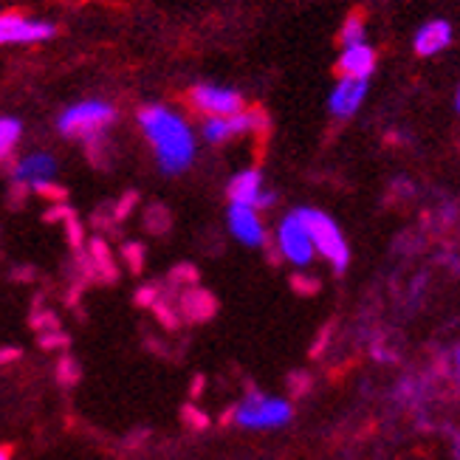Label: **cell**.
I'll return each mask as SVG.
<instances>
[{"mask_svg":"<svg viewBox=\"0 0 460 460\" xmlns=\"http://www.w3.org/2000/svg\"><path fill=\"white\" fill-rule=\"evenodd\" d=\"M29 323H31V328L34 331H40V328H49V331H57L59 328V319L51 314V311H43V314H40V311H34L31 316H29Z\"/></svg>","mask_w":460,"mask_h":460,"instance_id":"d6986e66","label":"cell"},{"mask_svg":"<svg viewBox=\"0 0 460 460\" xmlns=\"http://www.w3.org/2000/svg\"><path fill=\"white\" fill-rule=\"evenodd\" d=\"M57 378H59V385H66V387H71V385H76L79 382V365L74 362V358H63L59 362V373H57Z\"/></svg>","mask_w":460,"mask_h":460,"instance_id":"e0dca14e","label":"cell"},{"mask_svg":"<svg viewBox=\"0 0 460 460\" xmlns=\"http://www.w3.org/2000/svg\"><path fill=\"white\" fill-rule=\"evenodd\" d=\"M277 243L279 252H283L294 266H308L314 260V240L303 224V217L296 215V209L291 215H286L277 226Z\"/></svg>","mask_w":460,"mask_h":460,"instance_id":"5b68a950","label":"cell"},{"mask_svg":"<svg viewBox=\"0 0 460 460\" xmlns=\"http://www.w3.org/2000/svg\"><path fill=\"white\" fill-rule=\"evenodd\" d=\"M54 172H57V162H54V155H49V153H31V155L23 158V162H17L14 170H12L14 181H23L29 187L51 181Z\"/></svg>","mask_w":460,"mask_h":460,"instance_id":"4fadbf2b","label":"cell"},{"mask_svg":"<svg viewBox=\"0 0 460 460\" xmlns=\"http://www.w3.org/2000/svg\"><path fill=\"white\" fill-rule=\"evenodd\" d=\"M91 252L96 254L93 260H96V263L99 266H102V271H105V277H116V271H113V263H111V257H108V249H105V243H102V240H93V243H91Z\"/></svg>","mask_w":460,"mask_h":460,"instance_id":"ac0fdd59","label":"cell"},{"mask_svg":"<svg viewBox=\"0 0 460 460\" xmlns=\"http://www.w3.org/2000/svg\"><path fill=\"white\" fill-rule=\"evenodd\" d=\"M68 243H71L74 249L83 246V226L76 224V217H74V215L68 217Z\"/></svg>","mask_w":460,"mask_h":460,"instance_id":"7402d4cb","label":"cell"},{"mask_svg":"<svg viewBox=\"0 0 460 460\" xmlns=\"http://www.w3.org/2000/svg\"><path fill=\"white\" fill-rule=\"evenodd\" d=\"M125 257H128V263H130V269H133V271L142 269V246H138V243L125 246Z\"/></svg>","mask_w":460,"mask_h":460,"instance_id":"603a6c76","label":"cell"},{"mask_svg":"<svg viewBox=\"0 0 460 460\" xmlns=\"http://www.w3.org/2000/svg\"><path fill=\"white\" fill-rule=\"evenodd\" d=\"M229 229L243 246H263V240H266L263 224H260V215L252 207L232 204L229 207Z\"/></svg>","mask_w":460,"mask_h":460,"instance_id":"30bf717a","label":"cell"},{"mask_svg":"<svg viewBox=\"0 0 460 460\" xmlns=\"http://www.w3.org/2000/svg\"><path fill=\"white\" fill-rule=\"evenodd\" d=\"M57 34L49 20H31L23 14H0V46L12 43H43Z\"/></svg>","mask_w":460,"mask_h":460,"instance_id":"8992f818","label":"cell"},{"mask_svg":"<svg viewBox=\"0 0 460 460\" xmlns=\"http://www.w3.org/2000/svg\"><path fill=\"white\" fill-rule=\"evenodd\" d=\"M14 358H20V350H17V348H6V350H0V365L14 362Z\"/></svg>","mask_w":460,"mask_h":460,"instance_id":"cb8c5ba5","label":"cell"},{"mask_svg":"<svg viewBox=\"0 0 460 460\" xmlns=\"http://www.w3.org/2000/svg\"><path fill=\"white\" fill-rule=\"evenodd\" d=\"M20 133H23V125L12 116H0V162H6L12 155L14 145L20 142Z\"/></svg>","mask_w":460,"mask_h":460,"instance_id":"9a60e30c","label":"cell"},{"mask_svg":"<svg viewBox=\"0 0 460 460\" xmlns=\"http://www.w3.org/2000/svg\"><path fill=\"white\" fill-rule=\"evenodd\" d=\"M229 201L240 204V207H252V209L260 212V209L274 201V195L266 192L260 170H243L229 181Z\"/></svg>","mask_w":460,"mask_h":460,"instance_id":"ba28073f","label":"cell"},{"mask_svg":"<svg viewBox=\"0 0 460 460\" xmlns=\"http://www.w3.org/2000/svg\"><path fill=\"white\" fill-rule=\"evenodd\" d=\"M116 108L102 102V99H85V102H76L59 116V133L68 138H83L85 145H93L99 138H105V130L113 125Z\"/></svg>","mask_w":460,"mask_h":460,"instance_id":"7a4b0ae2","label":"cell"},{"mask_svg":"<svg viewBox=\"0 0 460 460\" xmlns=\"http://www.w3.org/2000/svg\"><path fill=\"white\" fill-rule=\"evenodd\" d=\"M455 358H457V367H460V345H457V353H455Z\"/></svg>","mask_w":460,"mask_h":460,"instance_id":"4316f807","label":"cell"},{"mask_svg":"<svg viewBox=\"0 0 460 460\" xmlns=\"http://www.w3.org/2000/svg\"><path fill=\"white\" fill-rule=\"evenodd\" d=\"M260 125H263V119H260V113H252V111H243L237 116H212L204 122V138L212 145H221V142H229V138L234 136H243L249 130H257Z\"/></svg>","mask_w":460,"mask_h":460,"instance_id":"9c48e42d","label":"cell"},{"mask_svg":"<svg viewBox=\"0 0 460 460\" xmlns=\"http://www.w3.org/2000/svg\"><path fill=\"white\" fill-rule=\"evenodd\" d=\"M365 93H367V83L362 79H339V85L331 91V113L339 119H348L358 111V105L365 102Z\"/></svg>","mask_w":460,"mask_h":460,"instance_id":"8fae6325","label":"cell"},{"mask_svg":"<svg viewBox=\"0 0 460 460\" xmlns=\"http://www.w3.org/2000/svg\"><path fill=\"white\" fill-rule=\"evenodd\" d=\"M12 277H17L20 283H29L26 277H34V269H31V266H20V269H14V274H12Z\"/></svg>","mask_w":460,"mask_h":460,"instance_id":"d4e9b609","label":"cell"},{"mask_svg":"<svg viewBox=\"0 0 460 460\" xmlns=\"http://www.w3.org/2000/svg\"><path fill=\"white\" fill-rule=\"evenodd\" d=\"M37 195H46V198H54V201H63V198H66V190L63 187H54L51 181H46V184H34L31 187Z\"/></svg>","mask_w":460,"mask_h":460,"instance_id":"44dd1931","label":"cell"},{"mask_svg":"<svg viewBox=\"0 0 460 460\" xmlns=\"http://www.w3.org/2000/svg\"><path fill=\"white\" fill-rule=\"evenodd\" d=\"M9 455H12L9 449H0V460H9Z\"/></svg>","mask_w":460,"mask_h":460,"instance_id":"484cf974","label":"cell"},{"mask_svg":"<svg viewBox=\"0 0 460 460\" xmlns=\"http://www.w3.org/2000/svg\"><path fill=\"white\" fill-rule=\"evenodd\" d=\"M365 37H367V31H365V20L358 17V14H350V17L345 20L342 31H339V43H342V49H353V46H362V43H365Z\"/></svg>","mask_w":460,"mask_h":460,"instance_id":"2e32d148","label":"cell"},{"mask_svg":"<svg viewBox=\"0 0 460 460\" xmlns=\"http://www.w3.org/2000/svg\"><path fill=\"white\" fill-rule=\"evenodd\" d=\"M192 105L198 111H204L207 119L212 116H237L243 113V96L232 88L221 85H195L192 88Z\"/></svg>","mask_w":460,"mask_h":460,"instance_id":"52a82bcc","label":"cell"},{"mask_svg":"<svg viewBox=\"0 0 460 460\" xmlns=\"http://www.w3.org/2000/svg\"><path fill=\"white\" fill-rule=\"evenodd\" d=\"M336 68L342 74V79H362V83H367V76L376 71V51L367 43L342 49V54L336 59Z\"/></svg>","mask_w":460,"mask_h":460,"instance_id":"7c38bea8","label":"cell"},{"mask_svg":"<svg viewBox=\"0 0 460 460\" xmlns=\"http://www.w3.org/2000/svg\"><path fill=\"white\" fill-rule=\"evenodd\" d=\"M296 215L303 217V224H305V229H308V234L314 240V249L323 254L339 274L348 271L350 249H348V240H345L342 229L336 226L333 217L328 212H319V209H311V207L296 209Z\"/></svg>","mask_w":460,"mask_h":460,"instance_id":"3957f363","label":"cell"},{"mask_svg":"<svg viewBox=\"0 0 460 460\" xmlns=\"http://www.w3.org/2000/svg\"><path fill=\"white\" fill-rule=\"evenodd\" d=\"M455 105H457V111H460V91H457V99H455Z\"/></svg>","mask_w":460,"mask_h":460,"instance_id":"83f0119b","label":"cell"},{"mask_svg":"<svg viewBox=\"0 0 460 460\" xmlns=\"http://www.w3.org/2000/svg\"><path fill=\"white\" fill-rule=\"evenodd\" d=\"M68 345V336L63 331H57V333H43L40 336V348H46V350H54V348H66Z\"/></svg>","mask_w":460,"mask_h":460,"instance_id":"ffe728a7","label":"cell"},{"mask_svg":"<svg viewBox=\"0 0 460 460\" xmlns=\"http://www.w3.org/2000/svg\"><path fill=\"white\" fill-rule=\"evenodd\" d=\"M237 424L246 429H277L291 421V404L283 398H269V395H249L234 412Z\"/></svg>","mask_w":460,"mask_h":460,"instance_id":"277c9868","label":"cell"},{"mask_svg":"<svg viewBox=\"0 0 460 460\" xmlns=\"http://www.w3.org/2000/svg\"><path fill=\"white\" fill-rule=\"evenodd\" d=\"M138 125H142L147 142L153 145L155 162L167 175L184 172L195 158V136L181 116L164 105H147L138 111Z\"/></svg>","mask_w":460,"mask_h":460,"instance_id":"6da1fadb","label":"cell"},{"mask_svg":"<svg viewBox=\"0 0 460 460\" xmlns=\"http://www.w3.org/2000/svg\"><path fill=\"white\" fill-rule=\"evenodd\" d=\"M452 43V29L447 20H429L415 34V51L421 57H432L438 51H444Z\"/></svg>","mask_w":460,"mask_h":460,"instance_id":"5bb4252c","label":"cell"}]
</instances>
